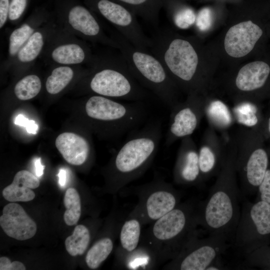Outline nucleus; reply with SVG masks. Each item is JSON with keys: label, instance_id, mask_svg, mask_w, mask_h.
<instances>
[{"label": "nucleus", "instance_id": "f257e3e1", "mask_svg": "<svg viewBox=\"0 0 270 270\" xmlns=\"http://www.w3.org/2000/svg\"><path fill=\"white\" fill-rule=\"evenodd\" d=\"M232 168L226 167L206 200L199 205L198 220V224L210 236L222 237L234 243L243 196L236 186Z\"/></svg>", "mask_w": 270, "mask_h": 270}, {"label": "nucleus", "instance_id": "f03ea898", "mask_svg": "<svg viewBox=\"0 0 270 270\" xmlns=\"http://www.w3.org/2000/svg\"><path fill=\"white\" fill-rule=\"evenodd\" d=\"M88 74L87 88L96 95L138 101L146 96L120 54L94 56Z\"/></svg>", "mask_w": 270, "mask_h": 270}, {"label": "nucleus", "instance_id": "7ed1b4c3", "mask_svg": "<svg viewBox=\"0 0 270 270\" xmlns=\"http://www.w3.org/2000/svg\"><path fill=\"white\" fill-rule=\"evenodd\" d=\"M135 79L163 102L174 104V82L165 67L154 54L137 48L118 32L111 34Z\"/></svg>", "mask_w": 270, "mask_h": 270}, {"label": "nucleus", "instance_id": "20e7f679", "mask_svg": "<svg viewBox=\"0 0 270 270\" xmlns=\"http://www.w3.org/2000/svg\"><path fill=\"white\" fill-rule=\"evenodd\" d=\"M162 123L150 122L132 134L122 144L114 160V168L122 184L138 176L150 164L162 137Z\"/></svg>", "mask_w": 270, "mask_h": 270}, {"label": "nucleus", "instance_id": "39448f33", "mask_svg": "<svg viewBox=\"0 0 270 270\" xmlns=\"http://www.w3.org/2000/svg\"><path fill=\"white\" fill-rule=\"evenodd\" d=\"M150 40L152 53L162 62L172 80L186 84L192 82L199 62L192 44L164 30L156 34Z\"/></svg>", "mask_w": 270, "mask_h": 270}, {"label": "nucleus", "instance_id": "423d86ee", "mask_svg": "<svg viewBox=\"0 0 270 270\" xmlns=\"http://www.w3.org/2000/svg\"><path fill=\"white\" fill-rule=\"evenodd\" d=\"M85 110L90 118L108 124L113 132L122 134L138 126L146 116L144 108L138 103L120 102L96 94L88 99Z\"/></svg>", "mask_w": 270, "mask_h": 270}, {"label": "nucleus", "instance_id": "0eeeda50", "mask_svg": "<svg viewBox=\"0 0 270 270\" xmlns=\"http://www.w3.org/2000/svg\"><path fill=\"white\" fill-rule=\"evenodd\" d=\"M55 17L58 25L84 40L118 48L94 14L76 0H59Z\"/></svg>", "mask_w": 270, "mask_h": 270}, {"label": "nucleus", "instance_id": "6e6552de", "mask_svg": "<svg viewBox=\"0 0 270 270\" xmlns=\"http://www.w3.org/2000/svg\"><path fill=\"white\" fill-rule=\"evenodd\" d=\"M270 234V204L259 200L254 204L242 198L240 220L234 244L245 256L257 250L261 238Z\"/></svg>", "mask_w": 270, "mask_h": 270}, {"label": "nucleus", "instance_id": "1a4fd4ad", "mask_svg": "<svg viewBox=\"0 0 270 270\" xmlns=\"http://www.w3.org/2000/svg\"><path fill=\"white\" fill-rule=\"evenodd\" d=\"M94 56L87 43L57 24L40 58L51 66H81L91 64Z\"/></svg>", "mask_w": 270, "mask_h": 270}, {"label": "nucleus", "instance_id": "9d476101", "mask_svg": "<svg viewBox=\"0 0 270 270\" xmlns=\"http://www.w3.org/2000/svg\"><path fill=\"white\" fill-rule=\"evenodd\" d=\"M192 238L184 246V251L178 254L174 262V268L181 270H206L228 246L224 238L210 236L201 240Z\"/></svg>", "mask_w": 270, "mask_h": 270}, {"label": "nucleus", "instance_id": "9b49d317", "mask_svg": "<svg viewBox=\"0 0 270 270\" xmlns=\"http://www.w3.org/2000/svg\"><path fill=\"white\" fill-rule=\"evenodd\" d=\"M93 2L94 10L132 44L144 50L150 47V39L146 36L134 16L126 8L110 0Z\"/></svg>", "mask_w": 270, "mask_h": 270}, {"label": "nucleus", "instance_id": "f8f14e48", "mask_svg": "<svg viewBox=\"0 0 270 270\" xmlns=\"http://www.w3.org/2000/svg\"><path fill=\"white\" fill-rule=\"evenodd\" d=\"M198 212V208L196 210L188 205L176 207L156 220L152 228L153 237L159 242H169L196 232Z\"/></svg>", "mask_w": 270, "mask_h": 270}, {"label": "nucleus", "instance_id": "ddd939ff", "mask_svg": "<svg viewBox=\"0 0 270 270\" xmlns=\"http://www.w3.org/2000/svg\"><path fill=\"white\" fill-rule=\"evenodd\" d=\"M55 17L38 28L21 47L14 57L10 68L17 74L26 72L40 58L48 39L56 27Z\"/></svg>", "mask_w": 270, "mask_h": 270}, {"label": "nucleus", "instance_id": "4468645a", "mask_svg": "<svg viewBox=\"0 0 270 270\" xmlns=\"http://www.w3.org/2000/svg\"><path fill=\"white\" fill-rule=\"evenodd\" d=\"M262 34V30L252 21L244 22L232 26L224 42L227 54L234 58H241L250 53Z\"/></svg>", "mask_w": 270, "mask_h": 270}, {"label": "nucleus", "instance_id": "2eb2a0df", "mask_svg": "<svg viewBox=\"0 0 270 270\" xmlns=\"http://www.w3.org/2000/svg\"><path fill=\"white\" fill-rule=\"evenodd\" d=\"M0 226L9 236L19 240L32 238L37 226L19 204L12 202L6 205L0 216Z\"/></svg>", "mask_w": 270, "mask_h": 270}, {"label": "nucleus", "instance_id": "dca6fc26", "mask_svg": "<svg viewBox=\"0 0 270 270\" xmlns=\"http://www.w3.org/2000/svg\"><path fill=\"white\" fill-rule=\"evenodd\" d=\"M52 17L46 10L38 9L10 32L8 38L6 58L2 62L6 68H10L14 57L21 47L38 28Z\"/></svg>", "mask_w": 270, "mask_h": 270}, {"label": "nucleus", "instance_id": "f3484780", "mask_svg": "<svg viewBox=\"0 0 270 270\" xmlns=\"http://www.w3.org/2000/svg\"><path fill=\"white\" fill-rule=\"evenodd\" d=\"M194 102L175 109L171 114L170 125L166 140V144H170L175 140L186 137L196 130L198 118Z\"/></svg>", "mask_w": 270, "mask_h": 270}, {"label": "nucleus", "instance_id": "a211bd4d", "mask_svg": "<svg viewBox=\"0 0 270 270\" xmlns=\"http://www.w3.org/2000/svg\"><path fill=\"white\" fill-rule=\"evenodd\" d=\"M55 144L64 158L72 165L82 164L90 155L91 148L88 140L73 132L60 134L56 140Z\"/></svg>", "mask_w": 270, "mask_h": 270}, {"label": "nucleus", "instance_id": "6ab92c4d", "mask_svg": "<svg viewBox=\"0 0 270 270\" xmlns=\"http://www.w3.org/2000/svg\"><path fill=\"white\" fill-rule=\"evenodd\" d=\"M40 184L39 180L33 174L22 170L15 174L12 184L4 188L2 194L10 202L30 201L35 197L31 189L38 188Z\"/></svg>", "mask_w": 270, "mask_h": 270}, {"label": "nucleus", "instance_id": "aec40b11", "mask_svg": "<svg viewBox=\"0 0 270 270\" xmlns=\"http://www.w3.org/2000/svg\"><path fill=\"white\" fill-rule=\"evenodd\" d=\"M46 78L45 88L50 95H56L64 91L72 84L77 76L86 74L81 66L52 65Z\"/></svg>", "mask_w": 270, "mask_h": 270}, {"label": "nucleus", "instance_id": "412c9836", "mask_svg": "<svg viewBox=\"0 0 270 270\" xmlns=\"http://www.w3.org/2000/svg\"><path fill=\"white\" fill-rule=\"evenodd\" d=\"M268 156L262 148L254 150L246 161L245 172V182L241 191L242 194H248L252 190L258 188L267 170Z\"/></svg>", "mask_w": 270, "mask_h": 270}, {"label": "nucleus", "instance_id": "4be33fe9", "mask_svg": "<svg viewBox=\"0 0 270 270\" xmlns=\"http://www.w3.org/2000/svg\"><path fill=\"white\" fill-rule=\"evenodd\" d=\"M270 72L269 66L264 62H250L239 70L236 84L242 91H251L262 87Z\"/></svg>", "mask_w": 270, "mask_h": 270}, {"label": "nucleus", "instance_id": "5701e85b", "mask_svg": "<svg viewBox=\"0 0 270 270\" xmlns=\"http://www.w3.org/2000/svg\"><path fill=\"white\" fill-rule=\"evenodd\" d=\"M192 147L190 140L184 141L175 170L176 178L178 182H192L199 176L198 154Z\"/></svg>", "mask_w": 270, "mask_h": 270}, {"label": "nucleus", "instance_id": "b1692460", "mask_svg": "<svg viewBox=\"0 0 270 270\" xmlns=\"http://www.w3.org/2000/svg\"><path fill=\"white\" fill-rule=\"evenodd\" d=\"M177 204V198L166 190H159L152 193L146 200V210L150 219L156 220L173 209Z\"/></svg>", "mask_w": 270, "mask_h": 270}, {"label": "nucleus", "instance_id": "393cba45", "mask_svg": "<svg viewBox=\"0 0 270 270\" xmlns=\"http://www.w3.org/2000/svg\"><path fill=\"white\" fill-rule=\"evenodd\" d=\"M42 88L40 77L35 74H28L23 76L14 86L13 93L21 100H29L36 97Z\"/></svg>", "mask_w": 270, "mask_h": 270}, {"label": "nucleus", "instance_id": "a878e982", "mask_svg": "<svg viewBox=\"0 0 270 270\" xmlns=\"http://www.w3.org/2000/svg\"><path fill=\"white\" fill-rule=\"evenodd\" d=\"M90 236L88 228L82 224L76 226L72 235L65 240L66 248L72 256L83 254L89 244Z\"/></svg>", "mask_w": 270, "mask_h": 270}, {"label": "nucleus", "instance_id": "bb28decb", "mask_svg": "<svg viewBox=\"0 0 270 270\" xmlns=\"http://www.w3.org/2000/svg\"><path fill=\"white\" fill-rule=\"evenodd\" d=\"M114 247L112 240L104 238L97 241L88 250L86 256V262L89 268H98L111 253Z\"/></svg>", "mask_w": 270, "mask_h": 270}, {"label": "nucleus", "instance_id": "cd10ccee", "mask_svg": "<svg viewBox=\"0 0 270 270\" xmlns=\"http://www.w3.org/2000/svg\"><path fill=\"white\" fill-rule=\"evenodd\" d=\"M64 204L66 208L64 214L66 224L69 226L76 224L81 215V202L80 195L75 188H70L66 190Z\"/></svg>", "mask_w": 270, "mask_h": 270}, {"label": "nucleus", "instance_id": "c85d7f7f", "mask_svg": "<svg viewBox=\"0 0 270 270\" xmlns=\"http://www.w3.org/2000/svg\"><path fill=\"white\" fill-rule=\"evenodd\" d=\"M140 224L136 219H130L123 224L120 233V242L122 248L128 252L134 250L139 242Z\"/></svg>", "mask_w": 270, "mask_h": 270}, {"label": "nucleus", "instance_id": "c756f323", "mask_svg": "<svg viewBox=\"0 0 270 270\" xmlns=\"http://www.w3.org/2000/svg\"><path fill=\"white\" fill-rule=\"evenodd\" d=\"M209 116L216 123L222 126H228L232 122L230 112L227 106L220 100L210 103L208 108Z\"/></svg>", "mask_w": 270, "mask_h": 270}, {"label": "nucleus", "instance_id": "7c9ffc66", "mask_svg": "<svg viewBox=\"0 0 270 270\" xmlns=\"http://www.w3.org/2000/svg\"><path fill=\"white\" fill-rule=\"evenodd\" d=\"M234 112L238 122L248 126H255L258 122L256 116V108L250 103H244L237 106Z\"/></svg>", "mask_w": 270, "mask_h": 270}, {"label": "nucleus", "instance_id": "2f4dec72", "mask_svg": "<svg viewBox=\"0 0 270 270\" xmlns=\"http://www.w3.org/2000/svg\"><path fill=\"white\" fill-rule=\"evenodd\" d=\"M172 18L174 24L177 27L186 29L195 22L196 16L192 8H184L174 13Z\"/></svg>", "mask_w": 270, "mask_h": 270}, {"label": "nucleus", "instance_id": "473e14b6", "mask_svg": "<svg viewBox=\"0 0 270 270\" xmlns=\"http://www.w3.org/2000/svg\"><path fill=\"white\" fill-rule=\"evenodd\" d=\"M198 154L200 172L204 174L210 172L214 168L216 161L214 152L208 147L203 146Z\"/></svg>", "mask_w": 270, "mask_h": 270}, {"label": "nucleus", "instance_id": "72a5a7b5", "mask_svg": "<svg viewBox=\"0 0 270 270\" xmlns=\"http://www.w3.org/2000/svg\"><path fill=\"white\" fill-rule=\"evenodd\" d=\"M28 0H12L8 22L13 25L20 22L28 6Z\"/></svg>", "mask_w": 270, "mask_h": 270}, {"label": "nucleus", "instance_id": "f704fd0d", "mask_svg": "<svg viewBox=\"0 0 270 270\" xmlns=\"http://www.w3.org/2000/svg\"><path fill=\"white\" fill-rule=\"evenodd\" d=\"M196 24L200 31H206L212 26V12L208 8L202 9L196 16Z\"/></svg>", "mask_w": 270, "mask_h": 270}, {"label": "nucleus", "instance_id": "c9c22d12", "mask_svg": "<svg viewBox=\"0 0 270 270\" xmlns=\"http://www.w3.org/2000/svg\"><path fill=\"white\" fill-rule=\"evenodd\" d=\"M258 190L260 200L270 204V170H267Z\"/></svg>", "mask_w": 270, "mask_h": 270}, {"label": "nucleus", "instance_id": "e433bc0d", "mask_svg": "<svg viewBox=\"0 0 270 270\" xmlns=\"http://www.w3.org/2000/svg\"><path fill=\"white\" fill-rule=\"evenodd\" d=\"M14 124L26 128V132L29 134H35L38 130V126L34 120H29L22 114H19L16 116Z\"/></svg>", "mask_w": 270, "mask_h": 270}, {"label": "nucleus", "instance_id": "4c0bfd02", "mask_svg": "<svg viewBox=\"0 0 270 270\" xmlns=\"http://www.w3.org/2000/svg\"><path fill=\"white\" fill-rule=\"evenodd\" d=\"M0 270H25L24 264L19 261L11 262L10 260L6 256L0 258Z\"/></svg>", "mask_w": 270, "mask_h": 270}, {"label": "nucleus", "instance_id": "58836bf2", "mask_svg": "<svg viewBox=\"0 0 270 270\" xmlns=\"http://www.w3.org/2000/svg\"><path fill=\"white\" fill-rule=\"evenodd\" d=\"M12 0H0V28H4L8 20V14Z\"/></svg>", "mask_w": 270, "mask_h": 270}, {"label": "nucleus", "instance_id": "ea45409f", "mask_svg": "<svg viewBox=\"0 0 270 270\" xmlns=\"http://www.w3.org/2000/svg\"><path fill=\"white\" fill-rule=\"evenodd\" d=\"M120 2L127 5L137 7L138 8V12L140 14V7L143 8L144 5L147 4L149 0H117Z\"/></svg>", "mask_w": 270, "mask_h": 270}, {"label": "nucleus", "instance_id": "a19ab883", "mask_svg": "<svg viewBox=\"0 0 270 270\" xmlns=\"http://www.w3.org/2000/svg\"><path fill=\"white\" fill-rule=\"evenodd\" d=\"M34 166L36 174L38 177H40L44 174V166L41 162L40 158H38L34 160Z\"/></svg>", "mask_w": 270, "mask_h": 270}, {"label": "nucleus", "instance_id": "79ce46f5", "mask_svg": "<svg viewBox=\"0 0 270 270\" xmlns=\"http://www.w3.org/2000/svg\"><path fill=\"white\" fill-rule=\"evenodd\" d=\"M58 184L61 186H64L66 182V171L64 168H60L58 174Z\"/></svg>", "mask_w": 270, "mask_h": 270}, {"label": "nucleus", "instance_id": "37998d69", "mask_svg": "<svg viewBox=\"0 0 270 270\" xmlns=\"http://www.w3.org/2000/svg\"><path fill=\"white\" fill-rule=\"evenodd\" d=\"M268 130L270 132V118L269 119V122H268Z\"/></svg>", "mask_w": 270, "mask_h": 270}]
</instances>
